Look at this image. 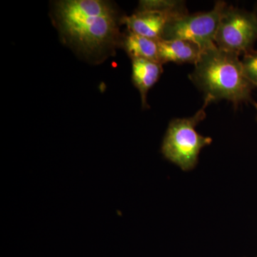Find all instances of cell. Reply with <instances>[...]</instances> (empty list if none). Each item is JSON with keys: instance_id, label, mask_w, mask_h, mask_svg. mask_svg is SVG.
<instances>
[{"instance_id": "6", "label": "cell", "mask_w": 257, "mask_h": 257, "mask_svg": "<svg viewBox=\"0 0 257 257\" xmlns=\"http://www.w3.org/2000/svg\"><path fill=\"white\" fill-rule=\"evenodd\" d=\"M177 17L157 11H136V13L125 16L124 25L128 31L137 35L160 40L163 38L164 32L167 24Z\"/></svg>"}, {"instance_id": "2", "label": "cell", "mask_w": 257, "mask_h": 257, "mask_svg": "<svg viewBox=\"0 0 257 257\" xmlns=\"http://www.w3.org/2000/svg\"><path fill=\"white\" fill-rule=\"evenodd\" d=\"M239 56L216 46L203 51L189 78L211 102L225 99L235 106L253 103L254 87L245 77Z\"/></svg>"}, {"instance_id": "13", "label": "cell", "mask_w": 257, "mask_h": 257, "mask_svg": "<svg viewBox=\"0 0 257 257\" xmlns=\"http://www.w3.org/2000/svg\"><path fill=\"white\" fill-rule=\"evenodd\" d=\"M253 106H255V108H256V111H257V103L256 102H254V101H253ZM256 121H257V115H256Z\"/></svg>"}, {"instance_id": "4", "label": "cell", "mask_w": 257, "mask_h": 257, "mask_svg": "<svg viewBox=\"0 0 257 257\" xmlns=\"http://www.w3.org/2000/svg\"><path fill=\"white\" fill-rule=\"evenodd\" d=\"M227 4L218 1L213 9L207 13L181 15L167 24L162 40H182L195 43L207 50L216 46V30L221 15Z\"/></svg>"}, {"instance_id": "11", "label": "cell", "mask_w": 257, "mask_h": 257, "mask_svg": "<svg viewBox=\"0 0 257 257\" xmlns=\"http://www.w3.org/2000/svg\"><path fill=\"white\" fill-rule=\"evenodd\" d=\"M241 64L245 77L253 87H257V51L253 50L244 54Z\"/></svg>"}, {"instance_id": "12", "label": "cell", "mask_w": 257, "mask_h": 257, "mask_svg": "<svg viewBox=\"0 0 257 257\" xmlns=\"http://www.w3.org/2000/svg\"><path fill=\"white\" fill-rule=\"evenodd\" d=\"M253 12H254L255 14H256L257 16V3H256V6H255L254 10H253Z\"/></svg>"}, {"instance_id": "1", "label": "cell", "mask_w": 257, "mask_h": 257, "mask_svg": "<svg viewBox=\"0 0 257 257\" xmlns=\"http://www.w3.org/2000/svg\"><path fill=\"white\" fill-rule=\"evenodd\" d=\"M52 15L62 42L88 62L101 63L121 45L120 27L125 16L111 2H55Z\"/></svg>"}, {"instance_id": "5", "label": "cell", "mask_w": 257, "mask_h": 257, "mask_svg": "<svg viewBox=\"0 0 257 257\" xmlns=\"http://www.w3.org/2000/svg\"><path fill=\"white\" fill-rule=\"evenodd\" d=\"M257 41V16L254 12L226 6L221 15L214 44L218 48L237 55L253 50Z\"/></svg>"}, {"instance_id": "9", "label": "cell", "mask_w": 257, "mask_h": 257, "mask_svg": "<svg viewBox=\"0 0 257 257\" xmlns=\"http://www.w3.org/2000/svg\"><path fill=\"white\" fill-rule=\"evenodd\" d=\"M120 47L126 52L131 60L144 59L161 63L159 40L147 38L126 30L123 34Z\"/></svg>"}, {"instance_id": "7", "label": "cell", "mask_w": 257, "mask_h": 257, "mask_svg": "<svg viewBox=\"0 0 257 257\" xmlns=\"http://www.w3.org/2000/svg\"><path fill=\"white\" fill-rule=\"evenodd\" d=\"M131 60L132 79L134 85L140 92L142 106L147 109L149 107L147 94L163 73V64L144 59H133Z\"/></svg>"}, {"instance_id": "8", "label": "cell", "mask_w": 257, "mask_h": 257, "mask_svg": "<svg viewBox=\"0 0 257 257\" xmlns=\"http://www.w3.org/2000/svg\"><path fill=\"white\" fill-rule=\"evenodd\" d=\"M203 51L195 43L182 40H159L160 61L162 64H193L195 65Z\"/></svg>"}, {"instance_id": "10", "label": "cell", "mask_w": 257, "mask_h": 257, "mask_svg": "<svg viewBox=\"0 0 257 257\" xmlns=\"http://www.w3.org/2000/svg\"><path fill=\"white\" fill-rule=\"evenodd\" d=\"M137 11H157L174 17H179L188 13L185 2L179 0L140 1Z\"/></svg>"}, {"instance_id": "3", "label": "cell", "mask_w": 257, "mask_h": 257, "mask_svg": "<svg viewBox=\"0 0 257 257\" xmlns=\"http://www.w3.org/2000/svg\"><path fill=\"white\" fill-rule=\"evenodd\" d=\"M211 101L205 98L202 107L193 116L174 119L169 124L164 138V156L182 170L189 171L197 165L199 153L212 140L197 133L196 127L207 116L205 109Z\"/></svg>"}]
</instances>
